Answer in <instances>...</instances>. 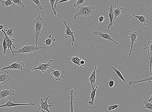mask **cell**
<instances>
[{
    "label": "cell",
    "instance_id": "cell-27",
    "mask_svg": "<svg viewBox=\"0 0 152 112\" xmlns=\"http://www.w3.org/2000/svg\"><path fill=\"white\" fill-rule=\"evenodd\" d=\"M113 69L115 71L116 73V74L118 76L120 79L123 81H124L125 83H127L126 80H125L124 77V76H123V75L121 72L119 71V70H118L117 69L113 67L112 66L110 68V69Z\"/></svg>",
    "mask_w": 152,
    "mask_h": 112
},
{
    "label": "cell",
    "instance_id": "cell-23",
    "mask_svg": "<svg viewBox=\"0 0 152 112\" xmlns=\"http://www.w3.org/2000/svg\"><path fill=\"white\" fill-rule=\"evenodd\" d=\"M70 59L73 62V64H75V66L77 65L78 67H80V61L82 59L77 56L70 57Z\"/></svg>",
    "mask_w": 152,
    "mask_h": 112
},
{
    "label": "cell",
    "instance_id": "cell-13",
    "mask_svg": "<svg viewBox=\"0 0 152 112\" xmlns=\"http://www.w3.org/2000/svg\"><path fill=\"white\" fill-rule=\"evenodd\" d=\"M9 72L5 71L4 72H0V84L4 85L10 80L12 78L8 75Z\"/></svg>",
    "mask_w": 152,
    "mask_h": 112
},
{
    "label": "cell",
    "instance_id": "cell-19",
    "mask_svg": "<svg viewBox=\"0 0 152 112\" xmlns=\"http://www.w3.org/2000/svg\"><path fill=\"white\" fill-rule=\"evenodd\" d=\"M151 81H152V73L151 74V76L148 78H145L143 79H140L138 81H133L132 80H130L129 82V84L130 85H132L136 84V83L145 82L150 83Z\"/></svg>",
    "mask_w": 152,
    "mask_h": 112
},
{
    "label": "cell",
    "instance_id": "cell-7",
    "mask_svg": "<svg viewBox=\"0 0 152 112\" xmlns=\"http://www.w3.org/2000/svg\"><path fill=\"white\" fill-rule=\"evenodd\" d=\"M53 61V60H50L48 63H46V62H44V63H38V66L31 70V72H33L34 70H41L43 73H44L46 71H48V69L52 67L51 63Z\"/></svg>",
    "mask_w": 152,
    "mask_h": 112
},
{
    "label": "cell",
    "instance_id": "cell-2",
    "mask_svg": "<svg viewBox=\"0 0 152 112\" xmlns=\"http://www.w3.org/2000/svg\"><path fill=\"white\" fill-rule=\"evenodd\" d=\"M43 47H39L35 45H30L28 43L17 50L13 51L14 56H17L20 54H29L37 51Z\"/></svg>",
    "mask_w": 152,
    "mask_h": 112
},
{
    "label": "cell",
    "instance_id": "cell-5",
    "mask_svg": "<svg viewBox=\"0 0 152 112\" xmlns=\"http://www.w3.org/2000/svg\"><path fill=\"white\" fill-rule=\"evenodd\" d=\"M35 104L30 102L29 103H14L12 102L11 98H7L5 100V103L0 105V108L4 107H12L15 106L26 105H35Z\"/></svg>",
    "mask_w": 152,
    "mask_h": 112
},
{
    "label": "cell",
    "instance_id": "cell-29",
    "mask_svg": "<svg viewBox=\"0 0 152 112\" xmlns=\"http://www.w3.org/2000/svg\"><path fill=\"white\" fill-rule=\"evenodd\" d=\"M41 0H32V2L35 4L36 7L39 8L40 10H43V8L41 6Z\"/></svg>",
    "mask_w": 152,
    "mask_h": 112
},
{
    "label": "cell",
    "instance_id": "cell-36",
    "mask_svg": "<svg viewBox=\"0 0 152 112\" xmlns=\"http://www.w3.org/2000/svg\"><path fill=\"white\" fill-rule=\"evenodd\" d=\"M86 64V61L84 60L81 59L80 61V67H84Z\"/></svg>",
    "mask_w": 152,
    "mask_h": 112
},
{
    "label": "cell",
    "instance_id": "cell-12",
    "mask_svg": "<svg viewBox=\"0 0 152 112\" xmlns=\"http://www.w3.org/2000/svg\"><path fill=\"white\" fill-rule=\"evenodd\" d=\"M15 92V90L9 89V88L2 90L0 88V100L7 96H14Z\"/></svg>",
    "mask_w": 152,
    "mask_h": 112
},
{
    "label": "cell",
    "instance_id": "cell-22",
    "mask_svg": "<svg viewBox=\"0 0 152 112\" xmlns=\"http://www.w3.org/2000/svg\"><path fill=\"white\" fill-rule=\"evenodd\" d=\"M98 88L97 86L94 90H92V92L90 94V97L91 98V101H88L89 105L90 106H93L94 105V101L95 100V98L96 96V93L97 88Z\"/></svg>",
    "mask_w": 152,
    "mask_h": 112
},
{
    "label": "cell",
    "instance_id": "cell-24",
    "mask_svg": "<svg viewBox=\"0 0 152 112\" xmlns=\"http://www.w3.org/2000/svg\"><path fill=\"white\" fill-rule=\"evenodd\" d=\"M123 8L121 7V6H117L116 9H114L113 11L115 15V17L114 19V20L115 21V20H116V18L120 16V14H121V10Z\"/></svg>",
    "mask_w": 152,
    "mask_h": 112
},
{
    "label": "cell",
    "instance_id": "cell-6",
    "mask_svg": "<svg viewBox=\"0 0 152 112\" xmlns=\"http://www.w3.org/2000/svg\"><path fill=\"white\" fill-rule=\"evenodd\" d=\"M25 66L24 62L18 61L14 62L9 66L3 67L2 69H0V72L7 69L22 70L23 67H24Z\"/></svg>",
    "mask_w": 152,
    "mask_h": 112
},
{
    "label": "cell",
    "instance_id": "cell-9",
    "mask_svg": "<svg viewBox=\"0 0 152 112\" xmlns=\"http://www.w3.org/2000/svg\"><path fill=\"white\" fill-rule=\"evenodd\" d=\"M129 36H128V37L130 39L131 42L130 50L128 54V56H130L131 54H132L134 44L135 42H137V39L138 35V34L137 32H135V31L131 30L130 32L129 33Z\"/></svg>",
    "mask_w": 152,
    "mask_h": 112
},
{
    "label": "cell",
    "instance_id": "cell-40",
    "mask_svg": "<svg viewBox=\"0 0 152 112\" xmlns=\"http://www.w3.org/2000/svg\"><path fill=\"white\" fill-rule=\"evenodd\" d=\"M70 1L71 0H61V1H60L58 3H61L66 2Z\"/></svg>",
    "mask_w": 152,
    "mask_h": 112
},
{
    "label": "cell",
    "instance_id": "cell-26",
    "mask_svg": "<svg viewBox=\"0 0 152 112\" xmlns=\"http://www.w3.org/2000/svg\"><path fill=\"white\" fill-rule=\"evenodd\" d=\"M0 2L2 4L3 6L6 7L7 9L9 6L14 4V3L12 2V0H7L6 1H4L3 0H0Z\"/></svg>",
    "mask_w": 152,
    "mask_h": 112
},
{
    "label": "cell",
    "instance_id": "cell-33",
    "mask_svg": "<svg viewBox=\"0 0 152 112\" xmlns=\"http://www.w3.org/2000/svg\"><path fill=\"white\" fill-rule=\"evenodd\" d=\"M76 1L77 2L73 5V6L75 7L80 6V5L84 3L86 0H76Z\"/></svg>",
    "mask_w": 152,
    "mask_h": 112
},
{
    "label": "cell",
    "instance_id": "cell-11",
    "mask_svg": "<svg viewBox=\"0 0 152 112\" xmlns=\"http://www.w3.org/2000/svg\"><path fill=\"white\" fill-rule=\"evenodd\" d=\"M2 32L3 33L4 36L6 38V43L7 46V49L9 50H11V53L13 56H14V54L12 49V46L13 48L14 49H15L16 47L14 45V43H13L14 41V39L13 37H12L11 39H10L9 37V36L7 35L5 31L3 30H2Z\"/></svg>",
    "mask_w": 152,
    "mask_h": 112
},
{
    "label": "cell",
    "instance_id": "cell-28",
    "mask_svg": "<svg viewBox=\"0 0 152 112\" xmlns=\"http://www.w3.org/2000/svg\"><path fill=\"white\" fill-rule=\"evenodd\" d=\"M15 31V29L14 28H10L9 29L5 30L6 33L8 36H10V37H13L15 36L14 32Z\"/></svg>",
    "mask_w": 152,
    "mask_h": 112
},
{
    "label": "cell",
    "instance_id": "cell-15",
    "mask_svg": "<svg viewBox=\"0 0 152 112\" xmlns=\"http://www.w3.org/2000/svg\"><path fill=\"white\" fill-rule=\"evenodd\" d=\"M97 66H96L95 69L93 72L90 74V77H89L88 80L90 82V85L92 88V90L95 89V83L96 80L97 79L96 77V71Z\"/></svg>",
    "mask_w": 152,
    "mask_h": 112
},
{
    "label": "cell",
    "instance_id": "cell-20",
    "mask_svg": "<svg viewBox=\"0 0 152 112\" xmlns=\"http://www.w3.org/2000/svg\"><path fill=\"white\" fill-rule=\"evenodd\" d=\"M74 89H72L71 91V92L69 93L70 95V112H74V105H73V102L75 100V98L73 95V93H74Z\"/></svg>",
    "mask_w": 152,
    "mask_h": 112
},
{
    "label": "cell",
    "instance_id": "cell-4",
    "mask_svg": "<svg viewBox=\"0 0 152 112\" xmlns=\"http://www.w3.org/2000/svg\"><path fill=\"white\" fill-rule=\"evenodd\" d=\"M50 97V96L49 95L47 98L44 97L43 98H41L40 100V105L39 106L38 110H40L41 111L44 112L46 111L48 112H51L49 110V109H52V102L48 105V101L49 98Z\"/></svg>",
    "mask_w": 152,
    "mask_h": 112
},
{
    "label": "cell",
    "instance_id": "cell-30",
    "mask_svg": "<svg viewBox=\"0 0 152 112\" xmlns=\"http://www.w3.org/2000/svg\"><path fill=\"white\" fill-rule=\"evenodd\" d=\"M3 53L6 56V52L7 51V46L6 41V38L4 36V40L3 41Z\"/></svg>",
    "mask_w": 152,
    "mask_h": 112
},
{
    "label": "cell",
    "instance_id": "cell-21",
    "mask_svg": "<svg viewBox=\"0 0 152 112\" xmlns=\"http://www.w3.org/2000/svg\"><path fill=\"white\" fill-rule=\"evenodd\" d=\"M56 39H55L54 36H52L51 35H49L48 36V39L43 41V42L45 43V45L43 47V48L44 46H50L52 42H54L56 41Z\"/></svg>",
    "mask_w": 152,
    "mask_h": 112
},
{
    "label": "cell",
    "instance_id": "cell-3",
    "mask_svg": "<svg viewBox=\"0 0 152 112\" xmlns=\"http://www.w3.org/2000/svg\"><path fill=\"white\" fill-rule=\"evenodd\" d=\"M41 12H40L38 16L36 18L34 22L35 24V28L34 32L35 34V45L38 46L37 43L41 32L43 27L44 25L43 21L41 17Z\"/></svg>",
    "mask_w": 152,
    "mask_h": 112
},
{
    "label": "cell",
    "instance_id": "cell-31",
    "mask_svg": "<svg viewBox=\"0 0 152 112\" xmlns=\"http://www.w3.org/2000/svg\"><path fill=\"white\" fill-rule=\"evenodd\" d=\"M22 0H12L14 4H16L25 8V6L22 2Z\"/></svg>",
    "mask_w": 152,
    "mask_h": 112
},
{
    "label": "cell",
    "instance_id": "cell-37",
    "mask_svg": "<svg viewBox=\"0 0 152 112\" xmlns=\"http://www.w3.org/2000/svg\"><path fill=\"white\" fill-rule=\"evenodd\" d=\"M98 20L99 23H101L102 22H103L105 20V17L103 16L100 15L98 18Z\"/></svg>",
    "mask_w": 152,
    "mask_h": 112
},
{
    "label": "cell",
    "instance_id": "cell-39",
    "mask_svg": "<svg viewBox=\"0 0 152 112\" xmlns=\"http://www.w3.org/2000/svg\"><path fill=\"white\" fill-rule=\"evenodd\" d=\"M60 1V0H56V3H55L54 6V10H55V12H56V5L57 4H58V3Z\"/></svg>",
    "mask_w": 152,
    "mask_h": 112
},
{
    "label": "cell",
    "instance_id": "cell-8",
    "mask_svg": "<svg viewBox=\"0 0 152 112\" xmlns=\"http://www.w3.org/2000/svg\"><path fill=\"white\" fill-rule=\"evenodd\" d=\"M66 26V29L64 30L65 34L64 35V37L65 39H67L71 36L72 39V46L74 45V42L75 41V36L74 35V32H72L71 30V25H67L66 22L64 21L63 22Z\"/></svg>",
    "mask_w": 152,
    "mask_h": 112
},
{
    "label": "cell",
    "instance_id": "cell-35",
    "mask_svg": "<svg viewBox=\"0 0 152 112\" xmlns=\"http://www.w3.org/2000/svg\"><path fill=\"white\" fill-rule=\"evenodd\" d=\"M115 81L111 79H109V84L110 88H112L115 85Z\"/></svg>",
    "mask_w": 152,
    "mask_h": 112
},
{
    "label": "cell",
    "instance_id": "cell-14",
    "mask_svg": "<svg viewBox=\"0 0 152 112\" xmlns=\"http://www.w3.org/2000/svg\"><path fill=\"white\" fill-rule=\"evenodd\" d=\"M93 35L94 36H98L100 38H103L105 39L112 41L117 45L119 44L118 43L116 42L115 41L113 40L111 37V35L108 33H104L101 32H98V31H95L93 33Z\"/></svg>",
    "mask_w": 152,
    "mask_h": 112
},
{
    "label": "cell",
    "instance_id": "cell-25",
    "mask_svg": "<svg viewBox=\"0 0 152 112\" xmlns=\"http://www.w3.org/2000/svg\"><path fill=\"white\" fill-rule=\"evenodd\" d=\"M149 98L147 97L143 102L145 105V108L152 111V103L149 102Z\"/></svg>",
    "mask_w": 152,
    "mask_h": 112
},
{
    "label": "cell",
    "instance_id": "cell-34",
    "mask_svg": "<svg viewBox=\"0 0 152 112\" xmlns=\"http://www.w3.org/2000/svg\"><path fill=\"white\" fill-rule=\"evenodd\" d=\"M119 106V105H115L109 106L107 107V110L110 111L113 110L117 109Z\"/></svg>",
    "mask_w": 152,
    "mask_h": 112
},
{
    "label": "cell",
    "instance_id": "cell-38",
    "mask_svg": "<svg viewBox=\"0 0 152 112\" xmlns=\"http://www.w3.org/2000/svg\"><path fill=\"white\" fill-rule=\"evenodd\" d=\"M6 23H5L3 24L0 25V31L3 30L4 27L5 26V25H6Z\"/></svg>",
    "mask_w": 152,
    "mask_h": 112
},
{
    "label": "cell",
    "instance_id": "cell-10",
    "mask_svg": "<svg viewBox=\"0 0 152 112\" xmlns=\"http://www.w3.org/2000/svg\"><path fill=\"white\" fill-rule=\"evenodd\" d=\"M149 46H145L144 49L146 50L145 53L148 55V58L150 61V69L149 71L151 72V66L152 64V42L150 41H148Z\"/></svg>",
    "mask_w": 152,
    "mask_h": 112
},
{
    "label": "cell",
    "instance_id": "cell-1",
    "mask_svg": "<svg viewBox=\"0 0 152 112\" xmlns=\"http://www.w3.org/2000/svg\"><path fill=\"white\" fill-rule=\"evenodd\" d=\"M95 7L90 5L88 6H80L78 7L77 12L74 16V19H77L78 16H82L83 17H89L93 14L95 12L94 10Z\"/></svg>",
    "mask_w": 152,
    "mask_h": 112
},
{
    "label": "cell",
    "instance_id": "cell-18",
    "mask_svg": "<svg viewBox=\"0 0 152 112\" xmlns=\"http://www.w3.org/2000/svg\"><path fill=\"white\" fill-rule=\"evenodd\" d=\"M132 16L137 18L140 21L141 24H143L145 26L150 24L148 20L146 19V16H144L142 15H135L133 14H132Z\"/></svg>",
    "mask_w": 152,
    "mask_h": 112
},
{
    "label": "cell",
    "instance_id": "cell-32",
    "mask_svg": "<svg viewBox=\"0 0 152 112\" xmlns=\"http://www.w3.org/2000/svg\"><path fill=\"white\" fill-rule=\"evenodd\" d=\"M49 1L52 7V8L53 11V14H54L55 16H57L56 12H55L54 9V6L55 3H56V0H49Z\"/></svg>",
    "mask_w": 152,
    "mask_h": 112
},
{
    "label": "cell",
    "instance_id": "cell-17",
    "mask_svg": "<svg viewBox=\"0 0 152 112\" xmlns=\"http://www.w3.org/2000/svg\"><path fill=\"white\" fill-rule=\"evenodd\" d=\"M51 74L53 75L56 81H60L64 77V75L62 74V72L59 70H51Z\"/></svg>",
    "mask_w": 152,
    "mask_h": 112
},
{
    "label": "cell",
    "instance_id": "cell-41",
    "mask_svg": "<svg viewBox=\"0 0 152 112\" xmlns=\"http://www.w3.org/2000/svg\"><path fill=\"white\" fill-rule=\"evenodd\" d=\"M149 102H152V94L150 96V98H149Z\"/></svg>",
    "mask_w": 152,
    "mask_h": 112
},
{
    "label": "cell",
    "instance_id": "cell-16",
    "mask_svg": "<svg viewBox=\"0 0 152 112\" xmlns=\"http://www.w3.org/2000/svg\"><path fill=\"white\" fill-rule=\"evenodd\" d=\"M108 15L110 20V23L108 26H107V29H108L110 28V27L112 26L113 23L115 21L114 20L115 15L113 11L114 8L113 7L112 5H111L109 8Z\"/></svg>",
    "mask_w": 152,
    "mask_h": 112
}]
</instances>
